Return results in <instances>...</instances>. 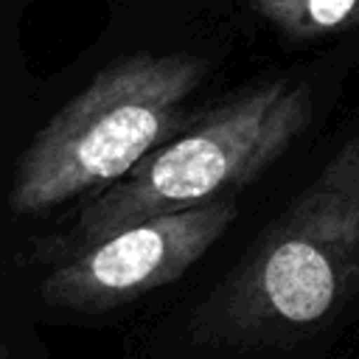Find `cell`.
I'll return each instance as SVG.
<instances>
[{
	"mask_svg": "<svg viewBox=\"0 0 359 359\" xmlns=\"http://www.w3.org/2000/svg\"><path fill=\"white\" fill-rule=\"evenodd\" d=\"M227 0H107L95 36L0 129V272L39 266L76 219L224 90Z\"/></svg>",
	"mask_w": 359,
	"mask_h": 359,
	"instance_id": "6da1fadb",
	"label": "cell"
},
{
	"mask_svg": "<svg viewBox=\"0 0 359 359\" xmlns=\"http://www.w3.org/2000/svg\"><path fill=\"white\" fill-rule=\"evenodd\" d=\"M359 286V132L121 331V359H283Z\"/></svg>",
	"mask_w": 359,
	"mask_h": 359,
	"instance_id": "7a4b0ae2",
	"label": "cell"
},
{
	"mask_svg": "<svg viewBox=\"0 0 359 359\" xmlns=\"http://www.w3.org/2000/svg\"><path fill=\"white\" fill-rule=\"evenodd\" d=\"M311 121L314 87L306 76L269 73L227 87L194 123L90 205L42 264L132 222L258 185Z\"/></svg>",
	"mask_w": 359,
	"mask_h": 359,
	"instance_id": "3957f363",
	"label": "cell"
},
{
	"mask_svg": "<svg viewBox=\"0 0 359 359\" xmlns=\"http://www.w3.org/2000/svg\"><path fill=\"white\" fill-rule=\"evenodd\" d=\"M252 188L132 222L17 275L28 309L39 325L123 331L208 255Z\"/></svg>",
	"mask_w": 359,
	"mask_h": 359,
	"instance_id": "277c9868",
	"label": "cell"
},
{
	"mask_svg": "<svg viewBox=\"0 0 359 359\" xmlns=\"http://www.w3.org/2000/svg\"><path fill=\"white\" fill-rule=\"evenodd\" d=\"M236 22L286 42H311L359 25V0H227Z\"/></svg>",
	"mask_w": 359,
	"mask_h": 359,
	"instance_id": "5b68a950",
	"label": "cell"
},
{
	"mask_svg": "<svg viewBox=\"0 0 359 359\" xmlns=\"http://www.w3.org/2000/svg\"><path fill=\"white\" fill-rule=\"evenodd\" d=\"M31 0H0V129L36 84L25 50V14Z\"/></svg>",
	"mask_w": 359,
	"mask_h": 359,
	"instance_id": "8992f818",
	"label": "cell"
},
{
	"mask_svg": "<svg viewBox=\"0 0 359 359\" xmlns=\"http://www.w3.org/2000/svg\"><path fill=\"white\" fill-rule=\"evenodd\" d=\"M0 359H56L14 275L0 272Z\"/></svg>",
	"mask_w": 359,
	"mask_h": 359,
	"instance_id": "52a82bcc",
	"label": "cell"
}]
</instances>
